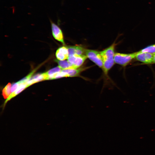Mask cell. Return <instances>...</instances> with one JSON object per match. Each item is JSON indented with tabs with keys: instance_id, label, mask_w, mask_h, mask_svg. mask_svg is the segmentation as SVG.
Masks as SVG:
<instances>
[{
	"instance_id": "obj_10",
	"label": "cell",
	"mask_w": 155,
	"mask_h": 155,
	"mask_svg": "<svg viewBox=\"0 0 155 155\" xmlns=\"http://www.w3.org/2000/svg\"><path fill=\"white\" fill-rule=\"evenodd\" d=\"M27 84L26 82L20 84L18 87L16 91L12 92L8 98L5 101L4 103V108L7 102L12 98L15 96L17 94H18L22 91L24 90L25 88H27Z\"/></svg>"
},
{
	"instance_id": "obj_12",
	"label": "cell",
	"mask_w": 155,
	"mask_h": 155,
	"mask_svg": "<svg viewBox=\"0 0 155 155\" xmlns=\"http://www.w3.org/2000/svg\"><path fill=\"white\" fill-rule=\"evenodd\" d=\"M62 70L59 67H57L46 72L47 76V80L54 79L55 75L57 73L61 71Z\"/></svg>"
},
{
	"instance_id": "obj_3",
	"label": "cell",
	"mask_w": 155,
	"mask_h": 155,
	"mask_svg": "<svg viewBox=\"0 0 155 155\" xmlns=\"http://www.w3.org/2000/svg\"><path fill=\"white\" fill-rule=\"evenodd\" d=\"M85 55L93 62L102 69L103 68V62L100 53L97 51L86 49Z\"/></svg>"
},
{
	"instance_id": "obj_2",
	"label": "cell",
	"mask_w": 155,
	"mask_h": 155,
	"mask_svg": "<svg viewBox=\"0 0 155 155\" xmlns=\"http://www.w3.org/2000/svg\"><path fill=\"white\" fill-rule=\"evenodd\" d=\"M137 52L130 53H115L114 60L115 63L125 67L135 59Z\"/></svg>"
},
{
	"instance_id": "obj_17",
	"label": "cell",
	"mask_w": 155,
	"mask_h": 155,
	"mask_svg": "<svg viewBox=\"0 0 155 155\" xmlns=\"http://www.w3.org/2000/svg\"><path fill=\"white\" fill-rule=\"evenodd\" d=\"M155 63V54L154 55L153 60L152 64Z\"/></svg>"
},
{
	"instance_id": "obj_6",
	"label": "cell",
	"mask_w": 155,
	"mask_h": 155,
	"mask_svg": "<svg viewBox=\"0 0 155 155\" xmlns=\"http://www.w3.org/2000/svg\"><path fill=\"white\" fill-rule=\"evenodd\" d=\"M87 58L85 55H75L69 57L67 60L73 65L79 67L83 64Z\"/></svg>"
},
{
	"instance_id": "obj_9",
	"label": "cell",
	"mask_w": 155,
	"mask_h": 155,
	"mask_svg": "<svg viewBox=\"0 0 155 155\" xmlns=\"http://www.w3.org/2000/svg\"><path fill=\"white\" fill-rule=\"evenodd\" d=\"M85 69V68L79 67L75 69H62L61 71L66 73L69 77H75L80 76V73Z\"/></svg>"
},
{
	"instance_id": "obj_1",
	"label": "cell",
	"mask_w": 155,
	"mask_h": 155,
	"mask_svg": "<svg viewBox=\"0 0 155 155\" xmlns=\"http://www.w3.org/2000/svg\"><path fill=\"white\" fill-rule=\"evenodd\" d=\"M115 46V44L114 43L107 48L100 52L103 62L102 69L106 75L115 63L114 57Z\"/></svg>"
},
{
	"instance_id": "obj_4",
	"label": "cell",
	"mask_w": 155,
	"mask_h": 155,
	"mask_svg": "<svg viewBox=\"0 0 155 155\" xmlns=\"http://www.w3.org/2000/svg\"><path fill=\"white\" fill-rule=\"evenodd\" d=\"M154 54L146 52H137L135 59L145 64L152 63Z\"/></svg>"
},
{
	"instance_id": "obj_14",
	"label": "cell",
	"mask_w": 155,
	"mask_h": 155,
	"mask_svg": "<svg viewBox=\"0 0 155 155\" xmlns=\"http://www.w3.org/2000/svg\"><path fill=\"white\" fill-rule=\"evenodd\" d=\"M140 51L141 52L149 53L153 54H155V44L148 46Z\"/></svg>"
},
{
	"instance_id": "obj_11",
	"label": "cell",
	"mask_w": 155,
	"mask_h": 155,
	"mask_svg": "<svg viewBox=\"0 0 155 155\" xmlns=\"http://www.w3.org/2000/svg\"><path fill=\"white\" fill-rule=\"evenodd\" d=\"M55 61L57 63L59 67L62 69H75L79 68L73 65L68 60L67 61L60 60L56 59Z\"/></svg>"
},
{
	"instance_id": "obj_15",
	"label": "cell",
	"mask_w": 155,
	"mask_h": 155,
	"mask_svg": "<svg viewBox=\"0 0 155 155\" xmlns=\"http://www.w3.org/2000/svg\"><path fill=\"white\" fill-rule=\"evenodd\" d=\"M35 71V70H34L32 71L27 76L18 82V83L19 84H20L21 83L26 82L31 77Z\"/></svg>"
},
{
	"instance_id": "obj_13",
	"label": "cell",
	"mask_w": 155,
	"mask_h": 155,
	"mask_svg": "<svg viewBox=\"0 0 155 155\" xmlns=\"http://www.w3.org/2000/svg\"><path fill=\"white\" fill-rule=\"evenodd\" d=\"M11 84L8 83L4 88L2 90V95L5 99L8 98L11 92Z\"/></svg>"
},
{
	"instance_id": "obj_5",
	"label": "cell",
	"mask_w": 155,
	"mask_h": 155,
	"mask_svg": "<svg viewBox=\"0 0 155 155\" xmlns=\"http://www.w3.org/2000/svg\"><path fill=\"white\" fill-rule=\"evenodd\" d=\"M53 35L55 39L65 44L63 36L62 30L56 24L50 20Z\"/></svg>"
},
{
	"instance_id": "obj_16",
	"label": "cell",
	"mask_w": 155,
	"mask_h": 155,
	"mask_svg": "<svg viewBox=\"0 0 155 155\" xmlns=\"http://www.w3.org/2000/svg\"><path fill=\"white\" fill-rule=\"evenodd\" d=\"M19 84L18 83V82H17L16 83H13L12 85V86L11 87V92L12 93L15 92L18 88V86L19 85Z\"/></svg>"
},
{
	"instance_id": "obj_7",
	"label": "cell",
	"mask_w": 155,
	"mask_h": 155,
	"mask_svg": "<svg viewBox=\"0 0 155 155\" xmlns=\"http://www.w3.org/2000/svg\"><path fill=\"white\" fill-rule=\"evenodd\" d=\"M67 48L69 52V57L75 55H85L86 49L82 46H68Z\"/></svg>"
},
{
	"instance_id": "obj_8",
	"label": "cell",
	"mask_w": 155,
	"mask_h": 155,
	"mask_svg": "<svg viewBox=\"0 0 155 155\" xmlns=\"http://www.w3.org/2000/svg\"><path fill=\"white\" fill-rule=\"evenodd\" d=\"M56 56L57 59L64 60L69 57V52L67 47L63 46L59 47L56 52Z\"/></svg>"
}]
</instances>
